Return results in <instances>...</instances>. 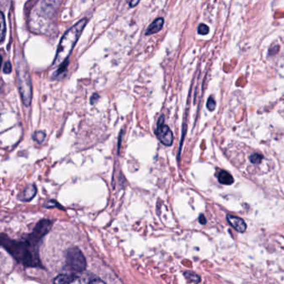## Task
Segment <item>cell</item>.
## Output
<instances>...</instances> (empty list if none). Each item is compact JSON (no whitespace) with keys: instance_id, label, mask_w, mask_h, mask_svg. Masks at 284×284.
I'll return each mask as SVG.
<instances>
[{"instance_id":"cell-22","label":"cell","mask_w":284,"mask_h":284,"mask_svg":"<svg viewBox=\"0 0 284 284\" xmlns=\"http://www.w3.org/2000/svg\"><path fill=\"white\" fill-rule=\"evenodd\" d=\"M140 0H130L129 6L130 7H135L136 5L139 3Z\"/></svg>"},{"instance_id":"cell-18","label":"cell","mask_w":284,"mask_h":284,"mask_svg":"<svg viewBox=\"0 0 284 284\" xmlns=\"http://www.w3.org/2000/svg\"><path fill=\"white\" fill-rule=\"evenodd\" d=\"M207 108H208V110L213 111L216 108V102L214 99H213V97H210L208 98V102H207Z\"/></svg>"},{"instance_id":"cell-6","label":"cell","mask_w":284,"mask_h":284,"mask_svg":"<svg viewBox=\"0 0 284 284\" xmlns=\"http://www.w3.org/2000/svg\"><path fill=\"white\" fill-rule=\"evenodd\" d=\"M36 194H37L36 186L35 184H30L24 189V191L19 194L18 199L22 202H30L36 196Z\"/></svg>"},{"instance_id":"cell-20","label":"cell","mask_w":284,"mask_h":284,"mask_svg":"<svg viewBox=\"0 0 284 284\" xmlns=\"http://www.w3.org/2000/svg\"><path fill=\"white\" fill-rule=\"evenodd\" d=\"M98 98H99V96H98V93H94L91 98V104H94L98 100Z\"/></svg>"},{"instance_id":"cell-7","label":"cell","mask_w":284,"mask_h":284,"mask_svg":"<svg viewBox=\"0 0 284 284\" xmlns=\"http://www.w3.org/2000/svg\"><path fill=\"white\" fill-rule=\"evenodd\" d=\"M227 220L228 223H230V225L239 233H243L247 229V225L242 218L235 217V216L228 215Z\"/></svg>"},{"instance_id":"cell-19","label":"cell","mask_w":284,"mask_h":284,"mask_svg":"<svg viewBox=\"0 0 284 284\" xmlns=\"http://www.w3.org/2000/svg\"><path fill=\"white\" fill-rule=\"evenodd\" d=\"M12 72V65L10 64V62L7 61L5 64L4 66V73L5 74H10Z\"/></svg>"},{"instance_id":"cell-4","label":"cell","mask_w":284,"mask_h":284,"mask_svg":"<svg viewBox=\"0 0 284 284\" xmlns=\"http://www.w3.org/2000/svg\"><path fill=\"white\" fill-rule=\"evenodd\" d=\"M67 267L72 272L80 273L86 270L87 262L85 257L79 247H72L68 249L66 254Z\"/></svg>"},{"instance_id":"cell-1","label":"cell","mask_w":284,"mask_h":284,"mask_svg":"<svg viewBox=\"0 0 284 284\" xmlns=\"http://www.w3.org/2000/svg\"><path fill=\"white\" fill-rule=\"evenodd\" d=\"M40 242L28 234L25 240H13L5 233L1 234V245L20 264L28 267H43L39 253Z\"/></svg>"},{"instance_id":"cell-14","label":"cell","mask_w":284,"mask_h":284,"mask_svg":"<svg viewBox=\"0 0 284 284\" xmlns=\"http://www.w3.org/2000/svg\"><path fill=\"white\" fill-rule=\"evenodd\" d=\"M68 64H69V60L67 59V60H65V61L63 63V64H60V65H59V69H57L56 73L54 74V76H59V75L63 74L64 72L66 71Z\"/></svg>"},{"instance_id":"cell-16","label":"cell","mask_w":284,"mask_h":284,"mask_svg":"<svg viewBox=\"0 0 284 284\" xmlns=\"http://www.w3.org/2000/svg\"><path fill=\"white\" fill-rule=\"evenodd\" d=\"M198 33L201 35H208V33H209V28L207 25H204V24H201V25H199V29H198Z\"/></svg>"},{"instance_id":"cell-2","label":"cell","mask_w":284,"mask_h":284,"mask_svg":"<svg viewBox=\"0 0 284 284\" xmlns=\"http://www.w3.org/2000/svg\"><path fill=\"white\" fill-rule=\"evenodd\" d=\"M88 20L86 19L79 20L74 26H72L62 38L57 50L56 58L54 59L53 66H59L65 60L69 59L72 50L74 49L77 41L79 40L80 35L83 33Z\"/></svg>"},{"instance_id":"cell-10","label":"cell","mask_w":284,"mask_h":284,"mask_svg":"<svg viewBox=\"0 0 284 284\" xmlns=\"http://www.w3.org/2000/svg\"><path fill=\"white\" fill-rule=\"evenodd\" d=\"M218 181L220 184L230 185L233 184L234 179L230 174H228V172L222 171L218 174Z\"/></svg>"},{"instance_id":"cell-3","label":"cell","mask_w":284,"mask_h":284,"mask_svg":"<svg viewBox=\"0 0 284 284\" xmlns=\"http://www.w3.org/2000/svg\"><path fill=\"white\" fill-rule=\"evenodd\" d=\"M17 61V83L23 103L26 107L31 104L33 96L32 83L30 79L28 65L22 55Z\"/></svg>"},{"instance_id":"cell-17","label":"cell","mask_w":284,"mask_h":284,"mask_svg":"<svg viewBox=\"0 0 284 284\" xmlns=\"http://www.w3.org/2000/svg\"><path fill=\"white\" fill-rule=\"evenodd\" d=\"M262 160V155H258V154H254L250 157V161L252 164H260Z\"/></svg>"},{"instance_id":"cell-9","label":"cell","mask_w":284,"mask_h":284,"mask_svg":"<svg viewBox=\"0 0 284 284\" xmlns=\"http://www.w3.org/2000/svg\"><path fill=\"white\" fill-rule=\"evenodd\" d=\"M76 276L70 274H59L54 278L53 282L54 283L64 284V283H71L75 281Z\"/></svg>"},{"instance_id":"cell-5","label":"cell","mask_w":284,"mask_h":284,"mask_svg":"<svg viewBox=\"0 0 284 284\" xmlns=\"http://www.w3.org/2000/svg\"><path fill=\"white\" fill-rule=\"evenodd\" d=\"M155 134L163 145L171 146L174 142V134L168 125L164 123V116L160 117L158 121L157 127L155 129Z\"/></svg>"},{"instance_id":"cell-13","label":"cell","mask_w":284,"mask_h":284,"mask_svg":"<svg viewBox=\"0 0 284 284\" xmlns=\"http://www.w3.org/2000/svg\"><path fill=\"white\" fill-rule=\"evenodd\" d=\"M184 276L186 277L187 279L190 280L193 282H199L201 281L200 277L196 273L192 272H184Z\"/></svg>"},{"instance_id":"cell-12","label":"cell","mask_w":284,"mask_h":284,"mask_svg":"<svg viewBox=\"0 0 284 284\" xmlns=\"http://www.w3.org/2000/svg\"><path fill=\"white\" fill-rule=\"evenodd\" d=\"M45 137H46V133L43 132V131H37V132H35V134L33 136V138H34L35 142H37L40 145H41L42 143L44 142Z\"/></svg>"},{"instance_id":"cell-15","label":"cell","mask_w":284,"mask_h":284,"mask_svg":"<svg viewBox=\"0 0 284 284\" xmlns=\"http://www.w3.org/2000/svg\"><path fill=\"white\" fill-rule=\"evenodd\" d=\"M44 208H62V209H64V208L62 207L59 203H57L55 200H50V201L48 202V203L44 205Z\"/></svg>"},{"instance_id":"cell-21","label":"cell","mask_w":284,"mask_h":284,"mask_svg":"<svg viewBox=\"0 0 284 284\" xmlns=\"http://www.w3.org/2000/svg\"><path fill=\"white\" fill-rule=\"evenodd\" d=\"M277 51H278V46L273 47L271 49V50H269V55H271V56L274 55Z\"/></svg>"},{"instance_id":"cell-23","label":"cell","mask_w":284,"mask_h":284,"mask_svg":"<svg viewBox=\"0 0 284 284\" xmlns=\"http://www.w3.org/2000/svg\"><path fill=\"white\" fill-rule=\"evenodd\" d=\"M199 223H201V224H205L207 223V220H206L204 216L200 215V217H199Z\"/></svg>"},{"instance_id":"cell-11","label":"cell","mask_w":284,"mask_h":284,"mask_svg":"<svg viewBox=\"0 0 284 284\" xmlns=\"http://www.w3.org/2000/svg\"><path fill=\"white\" fill-rule=\"evenodd\" d=\"M0 27H1V30H0V35H1V39H0V41L4 42L5 38V32H6V24H5V18L4 13H1L0 15Z\"/></svg>"},{"instance_id":"cell-8","label":"cell","mask_w":284,"mask_h":284,"mask_svg":"<svg viewBox=\"0 0 284 284\" xmlns=\"http://www.w3.org/2000/svg\"><path fill=\"white\" fill-rule=\"evenodd\" d=\"M164 20L163 18H158L157 20H155L154 22L148 28L147 31L145 33L146 35H155L156 33L160 32L162 30L164 26Z\"/></svg>"}]
</instances>
